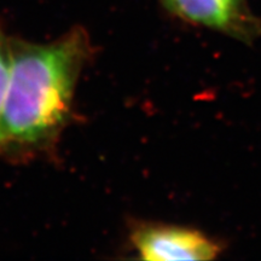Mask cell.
Returning a JSON list of instances; mask_svg holds the SVG:
<instances>
[{"instance_id": "obj_1", "label": "cell", "mask_w": 261, "mask_h": 261, "mask_svg": "<svg viewBox=\"0 0 261 261\" xmlns=\"http://www.w3.org/2000/svg\"><path fill=\"white\" fill-rule=\"evenodd\" d=\"M90 54V39L81 29L50 44L12 39L0 150L40 149L60 135Z\"/></svg>"}, {"instance_id": "obj_2", "label": "cell", "mask_w": 261, "mask_h": 261, "mask_svg": "<svg viewBox=\"0 0 261 261\" xmlns=\"http://www.w3.org/2000/svg\"><path fill=\"white\" fill-rule=\"evenodd\" d=\"M132 242L150 261L212 260L220 253L219 244L200 231L171 225H142L133 231Z\"/></svg>"}, {"instance_id": "obj_3", "label": "cell", "mask_w": 261, "mask_h": 261, "mask_svg": "<svg viewBox=\"0 0 261 261\" xmlns=\"http://www.w3.org/2000/svg\"><path fill=\"white\" fill-rule=\"evenodd\" d=\"M166 4L185 21L233 37L250 38L256 31L252 19L230 0H167Z\"/></svg>"}, {"instance_id": "obj_4", "label": "cell", "mask_w": 261, "mask_h": 261, "mask_svg": "<svg viewBox=\"0 0 261 261\" xmlns=\"http://www.w3.org/2000/svg\"><path fill=\"white\" fill-rule=\"evenodd\" d=\"M12 57V39L0 29V126H2V116L4 110L6 92L11 69ZM2 139V138H0Z\"/></svg>"}, {"instance_id": "obj_5", "label": "cell", "mask_w": 261, "mask_h": 261, "mask_svg": "<svg viewBox=\"0 0 261 261\" xmlns=\"http://www.w3.org/2000/svg\"><path fill=\"white\" fill-rule=\"evenodd\" d=\"M230 3H231V4H232V5L236 6V8L241 9V8H242L243 0H230Z\"/></svg>"}, {"instance_id": "obj_6", "label": "cell", "mask_w": 261, "mask_h": 261, "mask_svg": "<svg viewBox=\"0 0 261 261\" xmlns=\"http://www.w3.org/2000/svg\"><path fill=\"white\" fill-rule=\"evenodd\" d=\"M166 2H167V0H165V3H166Z\"/></svg>"}]
</instances>
